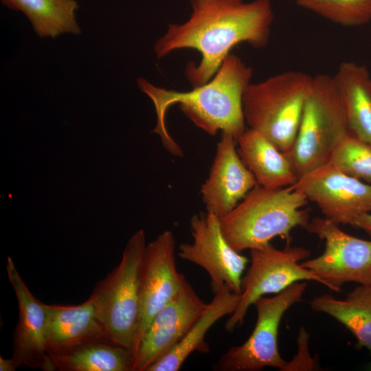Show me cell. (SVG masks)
<instances>
[{
  "label": "cell",
  "instance_id": "6da1fadb",
  "mask_svg": "<svg viewBox=\"0 0 371 371\" xmlns=\"http://www.w3.org/2000/svg\"><path fill=\"white\" fill-rule=\"evenodd\" d=\"M192 13L182 23L168 25L154 44L158 58L182 49L201 54L185 69L192 87L202 85L217 72L231 49L240 43L255 48L269 39L274 14L270 0H190Z\"/></svg>",
  "mask_w": 371,
  "mask_h": 371
},
{
  "label": "cell",
  "instance_id": "7a4b0ae2",
  "mask_svg": "<svg viewBox=\"0 0 371 371\" xmlns=\"http://www.w3.org/2000/svg\"><path fill=\"white\" fill-rule=\"evenodd\" d=\"M252 76L253 69L240 57L230 54L211 80L190 91L156 87L142 77L137 79V85L155 109L157 124L152 132L159 135L164 147L170 153L181 156V148L166 126L167 110L177 104L194 125L209 135H215L221 131L237 139L247 128L243 100Z\"/></svg>",
  "mask_w": 371,
  "mask_h": 371
},
{
  "label": "cell",
  "instance_id": "3957f363",
  "mask_svg": "<svg viewBox=\"0 0 371 371\" xmlns=\"http://www.w3.org/2000/svg\"><path fill=\"white\" fill-rule=\"evenodd\" d=\"M308 199L292 186L267 188L257 184L226 216L220 218L222 233L228 244L240 253L264 246L280 237L289 245L291 232L306 228Z\"/></svg>",
  "mask_w": 371,
  "mask_h": 371
},
{
  "label": "cell",
  "instance_id": "277c9868",
  "mask_svg": "<svg viewBox=\"0 0 371 371\" xmlns=\"http://www.w3.org/2000/svg\"><path fill=\"white\" fill-rule=\"evenodd\" d=\"M313 80L305 72L289 70L251 82L243 100L247 128L288 153L294 144Z\"/></svg>",
  "mask_w": 371,
  "mask_h": 371
},
{
  "label": "cell",
  "instance_id": "5b68a950",
  "mask_svg": "<svg viewBox=\"0 0 371 371\" xmlns=\"http://www.w3.org/2000/svg\"><path fill=\"white\" fill-rule=\"evenodd\" d=\"M348 133L333 76H313L294 144L285 154L297 179L328 164L335 148Z\"/></svg>",
  "mask_w": 371,
  "mask_h": 371
},
{
  "label": "cell",
  "instance_id": "8992f818",
  "mask_svg": "<svg viewBox=\"0 0 371 371\" xmlns=\"http://www.w3.org/2000/svg\"><path fill=\"white\" fill-rule=\"evenodd\" d=\"M146 246L144 231L139 229L128 240L120 264L97 282L90 295L108 339L133 352L141 317L139 269Z\"/></svg>",
  "mask_w": 371,
  "mask_h": 371
},
{
  "label": "cell",
  "instance_id": "52a82bcc",
  "mask_svg": "<svg viewBox=\"0 0 371 371\" xmlns=\"http://www.w3.org/2000/svg\"><path fill=\"white\" fill-rule=\"evenodd\" d=\"M306 282H297L273 297L262 296L254 305L257 319L249 337L232 346L213 366L218 371H258L266 367L282 370L286 363L280 355L278 328L284 313L302 301Z\"/></svg>",
  "mask_w": 371,
  "mask_h": 371
},
{
  "label": "cell",
  "instance_id": "ba28073f",
  "mask_svg": "<svg viewBox=\"0 0 371 371\" xmlns=\"http://www.w3.org/2000/svg\"><path fill=\"white\" fill-rule=\"evenodd\" d=\"M311 253L302 247L287 245L283 249L271 243L250 250V266L242 279V291L238 304L226 321L225 328L232 332L243 324L250 306L267 294L279 293L293 284L315 281L326 286V282L300 261Z\"/></svg>",
  "mask_w": 371,
  "mask_h": 371
},
{
  "label": "cell",
  "instance_id": "9c48e42d",
  "mask_svg": "<svg viewBox=\"0 0 371 371\" xmlns=\"http://www.w3.org/2000/svg\"><path fill=\"white\" fill-rule=\"evenodd\" d=\"M305 229L324 240L325 248L301 265L323 280L327 288L339 292L347 282L371 285V240L346 233L325 217L314 218Z\"/></svg>",
  "mask_w": 371,
  "mask_h": 371
},
{
  "label": "cell",
  "instance_id": "30bf717a",
  "mask_svg": "<svg viewBox=\"0 0 371 371\" xmlns=\"http://www.w3.org/2000/svg\"><path fill=\"white\" fill-rule=\"evenodd\" d=\"M190 232L192 242L181 243L178 256L207 271L213 293L227 285L240 294L243 274L249 260L228 244L220 218L207 210L195 214L190 219Z\"/></svg>",
  "mask_w": 371,
  "mask_h": 371
},
{
  "label": "cell",
  "instance_id": "8fae6325",
  "mask_svg": "<svg viewBox=\"0 0 371 371\" xmlns=\"http://www.w3.org/2000/svg\"><path fill=\"white\" fill-rule=\"evenodd\" d=\"M313 202L324 217L350 225L371 212V184L350 177L330 164L302 176L292 186Z\"/></svg>",
  "mask_w": 371,
  "mask_h": 371
},
{
  "label": "cell",
  "instance_id": "7c38bea8",
  "mask_svg": "<svg viewBox=\"0 0 371 371\" xmlns=\"http://www.w3.org/2000/svg\"><path fill=\"white\" fill-rule=\"evenodd\" d=\"M175 249V235L170 230L164 231L145 247L139 269L141 317L135 357L155 315L186 281L184 275L177 269Z\"/></svg>",
  "mask_w": 371,
  "mask_h": 371
},
{
  "label": "cell",
  "instance_id": "4fadbf2b",
  "mask_svg": "<svg viewBox=\"0 0 371 371\" xmlns=\"http://www.w3.org/2000/svg\"><path fill=\"white\" fill-rule=\"evenodd\" d=\"M207 304L186 280L152 319L135 354L133 371H146L170 352L186 335Z\"/></svg>",
  "mask_w": 371,
  "mask_h": 371
},
{
  "label": "cell",
  "instance_id": "5bb4252c",
  "mask_svg": "<svg viewBox=\"0 0 371 371\" xmlns=\"http://www.w3.org/2000/svg\"><path fill=\"white\" fill-rule=\"evenodd\" d=\"M6 272L17 300L19 318L13 333L12 358L17 368L25 366L44 371L56 370L47 345V304L38 300L8 257Z\"/></svg>",
  "mask_w": 371,
  "mask_h": 371
},
{
  "label": "cell",
  "instance_id": "9a60e30c",
  "mask_svg": "<svg viewBox=\"0 0 371 371\" xmlns=\"http://www.w3.org/2000/svg\"><path fill=\"white\" fill-rule=\"evenodd\" d=\"M236 139L221 133L216 155L201 194L206 210L219 218L229 214L258 182L240 159Z\"/></svg>",
  "mask_w": 371,
  "mask_h": 371
},
{
  "label": "cell",
  "instance_id": "2e32d148",
  "mask_svg": "<svg viewBox=\"0 0 371 371\" xmlns=\"http://www.w3.org/2000/svg\"><path fill=\"white\" fill-rule=\"evenodd\" d=\"M47 312L49 355L65 353L86 343L108 339L91 296L78 305L47 304Z\"/></svg>",
  "mask_w": 371,
  "mask_h": 371
},
{
  "label": "cell",
  "instance_id": "e0dca14e",
  "mask_svg": "<svg viewBox=\"0 0 371 371\" xmlns=\"http://www.w3.org/2000/svg\"><path fill=\"white\" fill-rule=\"evenodd\" d=\"M333 79L342 100L349 133L371 146V76L366 66L342 62Z\"/></svg>",
  "mask_w": 371,
  "mask_h": 371
},
{
  "label": "cell",
  "instance_id": "ac0fdd59",
  "mask_svg": "<svg viewBox=\"0 0 371 371\" xmlns=\"http://www.w3.org/2000/svg\"><path fill=\"white\" fill-rule=\"evenodd\" d=\"M236 142L238 153L258 184L279 188L298 180L285 154L258 132L247 128Z\"/></svg>",
  "mask_w": 371,
  "mask_h": 371
},
{
  "label": "cell",
  "instance_id": "d6986e66",
  "mask_svg": "<svg viewBox=\"0 0 371 371\" xmlns=\"http://www.w3.org/2000/svg\"><path fill=\"white\" fill-rule=\"evenodd\" d=\"M214 294L212 300L183 338L170 352L150 366L146 371H177L193 352H209L205 341L207 332L221 318L232 315L240 300V294L233 292L227 285Z\"/></svg>",
  "mask_w": 371,
  "mask_h": 371
},
{
  "label": "cell",
  "instance_id": "ffe728a7",
  "mask_svg": "<svg viewBox=\"0 0 371 371\" xmlns=\"http://www.w3.org/2000/svg\"><path fill=\"white\" fill-rule=\"evenodd\" d=\"M311 308L330 315L343 324L356 338L360 347L371 355V285L359 284L344 300L331 294L314 297Z\"/></svg>",
  "mask_w": 371,
  "mask_h": 371
},
{
  "label": "cell",
  "instance_id": "44dd1931",
  "mask_svg": "<svg viewBox=\"0 0 371 371\" xmlns=\"http://www.w3.org/2000/svg\"><path fill=\"white\" fill-rule=\"evenodd\" d=\"M49 357L56 370L60 371H133L135 359L132 350L108 339L90 341Z\"/></svg>",
  "mask_w": 371,
  "mask_h": 371
},
{
  "label": "cell",
  "instance_id": "7402d4cb",
  "mask_svg": "<svg viewBox=\"0 0 371 371\" xmlns=\"http://www.w3.org/2000/svg\"><path fill=\"white\" fill-rule=\"evenodd\" d=\"M8 8L23 12L36 34L42 38L61 34L79 35L76 21L79 6L76 0H1Z\"/></svg>",
  "mask_w": 371,
  "mask_h": 371
},
{
  "label": "cell",
  "instance_id": "603a6c76",
  "mask_svg": "<svg viewBox=\"0 0 371 371\" xmlns=\"http://www.w3.org/2000/svg\"><path fill=\"white\" fill-rule=\"evenodd\" d=\"M300 8L344 27L371 21V0H295Z\"/></svg>",
  "mask_w": 371,
  "mask_h": 371
},
{
  "label": "cell",
  "instance_id": "cb8c5ba5",
  "mask_svg": "<svg viewBox=\"0 0 371 371\" xmlns=\"http://www.w3.org/2000/svg\"><path fill=\"white\" fill-rule=\"evenodd\" d=\"M328 164L350 177L371 184V146L350 133L337 144Z\"/></svg>",
  "mask_w": 371,
  "mask_h": 371
},
{
  "label": "cell",
  "instance_id": "d4e9b609",
  "mask_svg": "<svg viewBox=\"0 0 371 371\" xmlns=\"http://www.w3.org/2000/svg\"><path fill=\"white\" fill-rule=\"evenodd\" d=\"M308 338L309 335L304 328L302 327L297 338V352L291 361H286L282 371L318 370L317 363L309 354Z\"/></svg>",
  "mask_w": 371,
  "mask_h": 371
},
{
  "label": "cell",
  "instance_id": "484cf974",
  "mask_svg": "<svg viewBox=\"0 0 371 371\" xmlns=\"http://www.w3.org/2000/svg\"><path fill=\"white\" fill-rule=\"evenodd\" d=\"M352 226L362 229L371 238V212L359 216L354 221Z\"/></svg>",
  "mask_w": 371,
  "mask_h": 371
},
{
  "label": "cell",
  "instance_id": "4316f807",
  "mask_svg": "<svg viewBox=\"0 0 371 371\" xmlns=\"http://www.w3.org/2000/svg\"><path fill=\"white\" fill-rule=\"evenodd\" d=\"M16 369L17 367L12 357L6 359L0 356V371H14Z\"/></svg>",
  "mask_w": 371,
  "mask_h": 371
},
{
  "label": "cell",
  "instance_id": "83f0119b",
  "mask_svg": "<svg viewBox=\"0 0 371 371\" xmlns=\"http://www.w3.org/2000/svg\"><path fill=\"white\" fill-rule=\"evenodd\" d=\"M370 368H371V366H370Z\"/></svg>",
  "mask_w": 371,
  "mask_h": 371
}]
</instances>
